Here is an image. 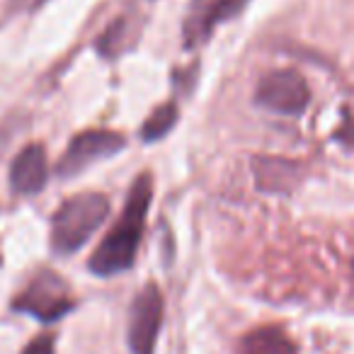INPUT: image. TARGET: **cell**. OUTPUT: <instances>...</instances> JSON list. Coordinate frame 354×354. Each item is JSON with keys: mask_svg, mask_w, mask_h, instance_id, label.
<instances>
[{"mask_svg": "<svg viewBox=\"0 0 354 354\" xmlns=\"http://www.w3.org/2000/svg\"><path fill=\"white\" fill-rule=\"evenodd\" d=\"M162 294L156 284H146L136 294L129 310V349L131 354H153L162 325Z\"/></svg>", "mask_w": 354, "mask_h": 354, "instance_id": "cell-5", "label": "cell"}, {"mask_svg": "<svg viewBox=\"0 0 354 354\" xmlns=\"http://www.w3.org/2000/svg\"><path fill=\"white\" fill-rule=\"evenodd\" d=\"M177 117H180V112H177L175 102H165L146 119V124L141 129V138L146 143L160 141L162 136H167L172 131V127L177 124Z\"/></svg>", "mask_w": 354, "mask_h": 354, "instance_id": "cell-10", "label": "cell"}, {"mask_svg": "<svg viewBox=\"0 0 354 354\" xmlns=\"http://www.w3.org/2000/svg\"><path fill=\"white\" fill-rule=\"evenodd\" d=\"M153 199V183L151 175L143 172L133 180L129 189L127 204H124L122 221L104 236V241L93 252L88 267L97 277H114L131 270L136 260V250L141 245L143 228H146L148 207Z\"/></svg>", "mask_w": 354, "mask_h": 354, "instance_id": "cell-1", "label": "cell"}, {"mask_svg": "<svg viewBox=\"0 0 354 354\" xmlns=\"http://www.w3.org/2000/svg\"><path fill=\"white\" fill-rule=\"evenodd\" d=\"M46 177H49V162H46V151L39 143H30L15 156L10 165V185L17 194H32L41 192L46 187Z\"/></svg>", "mask_w": 354, "mask_h": 354, "instance_id": "cell-7", "label": "cell"}, {"mask_svg": "<svg viewBox=\"0 0 354 354\" xmlns=\"http://www.w3.org/2000/svg\"><path fill=\"white\" fill-rule=\"evenodd\" d=\"M119 151H124L122 133L104 131V129H90V131H83L71 138L68 148H66L59 165H56V175L68 180V177H75L83 170H88L93 162L117 156Z\"/></svg>", "mask_w": 354, "mask_h": 354, "instance_id": "cell-4", "label": "cell"}, {"mask_svg": "<svg viewBox=\"0 0 354 354\" xmlns=\"http://www.w3.org/2000/svg\"><path fill=\"white\" fill-rule=\"evenodd\" d=\"M37 3H39V0H37Z\"/></svg>", "mask_w": 354, "mask_h": 354, "instance_id": "cell-12", "label": "cell"}, {"mask_svg": "<svg viewBox=\"0 0 354 354\" xmlns=\"http://www.w3.org/2000/svg\"><path fill=\"white\" fill-rule=\"evenodd\" d=\"M73 308L75 304L68 294V286L54 272H41L15 301V310L35 315L41 323H54Z\"/></svg>", "mask_w": 354, "mask_h": 354, "instance_id": "cell-3", "label": "cell"}, {"mask_svg": "<svg viewBox=\"0 0 354 354\" xmlns=\"http://www.w3.org/2000/svg\"><path fill=\"white\" fill-rule=\"evenodd\" d=\"M22 354H54V337L51 335H37L25 349Z\"/></svg>", "mask_w": 354, "mask_h": 354, "instance_id": "cell-11", "label": "cell"}, {"mask_svg": "<svg viewBox=\"0 0 354 354\" xmlns=\"http://www.w3.org/2000/svg\"><path fill=\"white\" fill-rule=\"evenodd\" d=\"M109 214V199L100 192H83L66 199L51 221V248L56 255H73Z\"/></svg>", "mask_w": 354, "mask_h": 354, "instance_id": "cell-2", "label": "cell"}, {"mask_svg": "<svg viewBox=\"0 0 354 354\" xmlns=\"http://www.w3.org/2000/svg\"><path fill=\"white\" fill-rule=\"evenodd\" d=\"M255 100L265 109L286 114V117H296L308 107L310 93L306 80L296 71H274V73H267L260 80Z\"/></svg>", "mask_w": 354, "mask_h": 354, "instance_id": "cell-6", "label": "cell"}, {"mask_svg": "<svg viewBox=\"0 0 354 354\" xmlns=\"http://www.w3.org/2000/svg\"><path fill=\"white\" fill-rule=\"evenodd\" d=\"M296 347L289 335L277 325L257 328L248 333L241 342V354H294Z\"/></svg>", "mask_w": 354, "mask_h": 354, "instance_id": "cell-9", "label": "cell"}, {"mask_svg": "<svg viewBox=\"0 0 354 354\" xmlns=\"http://www.w3.org/2000/svg\"><path fill=\"white\" fill-rule=\"evenodd\" d=\"M248 0H204L202 6L189 15L187 25H185V41L187 46H197L209 37V32L223 20L238 15L241 8Z\"/></svg>", "mask_w": 354, "mask_h": 354, "instance_id": "cell-8", "label": "cell"}]
</instances>
